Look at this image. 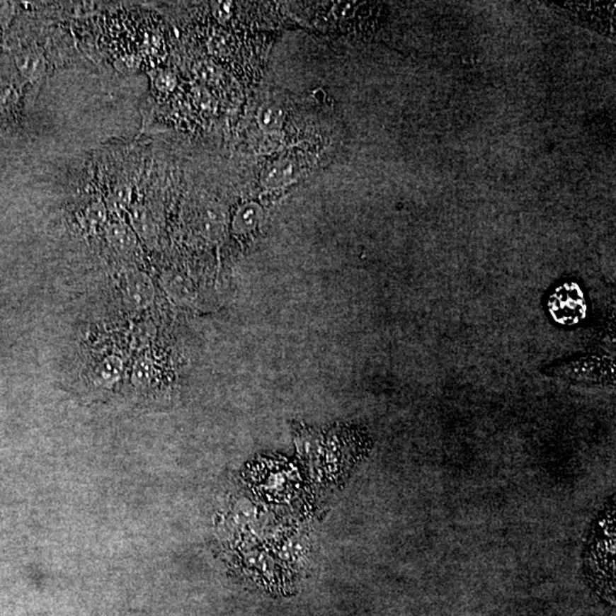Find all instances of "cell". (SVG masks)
<instances>
[{"label":"cell","instance_id":"obj_1","mask_svg":"<svg viewBox=\"0 0 616 616\" xmlns=\"http://www.w3.org/2000/svg\"><path fill=\"white\" fill-rule=\"evenodd\" d=\"M614 552V502H608L590 530L583 554L584 573L590 584L608 600H613Z\"/></svg>","mask_w":616,"mask_h":616},{"label":"cell","instance_id":"obj_2","mask_svg":"<svg viewBox=\"0 0 616 616\" xmlns=\"http://www.w3.org/2000/svg\"><path fill=\"white\" fill-rule=\"evenodd\" d=\"M557 5L595 31L615 39L616 5L614 1H565Z\"/></svg>","mask_w":616,"mask_h":616},{"label":"cell","instance_id":"obj_3","mask_svg":"<svg viewBox=\"0 0 616 616\" xmlns=\"http://www.w3.org/2000/svg\"><path fill=\"white\" fill-rule=\"evenodd\" d=\"M556 376L567 382L582 384H604L613 380L610 364L597 358H582L576 362L563 364L552 370Z\"/></svg>","mask_w":616,"mask_h":616},{"label":"cell","instance_id":"obj_4","mask_svg":"<svg viewBox=\"0 0 616 616\" xmlns=\"http://www.w3.org/2000/svg\"><path fill=\"white\" fill-rule=\"evenodd\" d=\"M123 302L132 311L142 312L150 307L154 300V287L147 274H128L122 282Z\"/></svg>","mask_w":616,"mask_h":616},{"label":"cell","instance_id":"obj_5","mask_svg":"<svg viewBox=\"0 0 616 616\" xmlns=\"http://www.w3.org/2000/svg\"><path fill=\"white\" fill-rule=\"evenodd\" d=\"M161 285L168 297L178 305H192L197 298V291L191 280L176 270L166 272L161 276Z\"/></svg>","mask_w":616,"mask_h":616},{"label":"cell","instance_id":"obj_6","mask_svg":"<svg viewBox=\"0 0 616 616\" xmlns=\"http://www.w3.org/2000/svg\"><path fill=\"white\" fill-rule=\"evenodd\" d=\"M108 240L119 253H130L136 246V236L125 224H112L108 229Z\"/></svg>","mask_w":616,"mask_h":616},{"label":"cell","instance_id":"obj_7","mask_svg":"<svg viewBox=\"0 0 616 616\" xmlns=\"http://www.w3.org/2000/svg\"><path fill=\"white\" fill-rule=\"evenodd\" d=\"M122 362L117 356H108L97 364L94 378L102 386H111L120 378Z\"/></svg>","mask_w":616,"mask_h":616},{"label":"cell","instance_id":"obj_8","mask_svg":"<svg viewBox=\"0 0 616 616\" xmlns=\"http://www.w3.org/2000/svg\"><path fill=\"white\" fill-rule=\"evenodd\" d=\"M16 64L23 76L29 79H38L45 74V61L35 52L23 53L16 57Z\"/></svg>","mask_w":616,"mask_h":616},{"label":"cell","instance_id":"obj_9","mask_svg":"<svg viewBox=\"0 0 616 616\" xmlns=\"http://www.w3.org/2000/svg\"><path fill=\"white\" fill-rule=\"evenodd\" d=\"M261 210L257 205H246L235 216L234 229L238 232H250L261 219Z\"/></svg>","mask_w":616,"mask_h":616},{"label":"cell","instance_id":"obj_10","mask_svg":"<svg viewBox=\"0 0 616 616\" xmlns=\"http://www.w3.org/2000/svg\"><path fill=\"white\" fill-rule=\"evenodd\" d=\"M295 166L292 162H280L270 168V171L265 177V183L267 185H279L287 182L291 177L294 176Z\"/></svg>","mask_w":616,"mask_h":616},{"label":"cell","instance_id":"obj_11","mask_svg":"<svg viewBox=\"0 0 616 616\" xmlns=\"http://www.w3.org/2000/svg\"><path fill=\"white\" fill-rule=\"evenodd\" d=\"M132 373H134L132 379L135 380L136 384L144 386V384H150L151 380H152L154 367H153L150 360L143 358L136 362Z\"/></svg>","mask_w":616,"mask_h":616},{"label":"cell","instance_id":"obj_12","mask_svg":"<svg viewBox=\"0 0 616 616\" xmlns=\"http://www.w3.org/2000/svg\"><path fill=\"white\" fill-rule=\"evenodd\" d=\"M259 122L261 128L265 130H273L279 128L282 122V111L275 106H267L261 110L259 115Z\"/></svg>","mask_w":616,"mask_h":616}]
</instances>
